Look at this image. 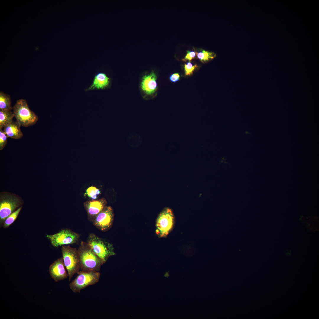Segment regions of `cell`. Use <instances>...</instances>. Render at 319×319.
Wrapping results in <instances>:
<instances>
[{
	"label": "cell",
	"mask_w": 319,
	"mask_h": 319,
	"mask_svg": "<svg viewBox=\"0 0 319 319\" xmlns=\"http://www.w3.org/2000/svg\"><path fill=\"white\" fill-rule=\"evenodd\" d=\"M81 270L99 271L104 263L93 252L88 243L82 241L77 250Z\"/></svg>",
	"instance_id": "cell-1"
},
{
	"label": "cell",
	"mask_w": 319,
	"mask_h": 319,
	"mask_svg": "<svg viewBox=\"0 0 319 319\" xmlns=\"http://www.w3.org/2000/svg\"><path fill=\"white\" fill-rule=\"evenodd\" d=\"M14 117L21 126L28 127L35 125L38 121V116L29 108L26 100H17L13 108Z\"/></svg>",
	"instance_id": "cell-2"
},
{
	"label": "cell",
	"mask_w": 319,
	"mask_h": 319,
	"mask_svg": "<svg viewBox=\"0 0 319 319\" xmlns=\"http://www.w3.org/2000/svg\"><path fill=\"white\" fill-rule=\"evenodd\" d=\"M87 242L104 263L110 256L115 254L114 248L111 244L98 237L94 233L89 235Z\"/></svg>",
	"instance_id": "cell-3"
},
{
	"label": "cell",
	"mask_w": 319,
	"mask_h": 319,
	"mask_svg": "<svg viewBox=\"0 0 319 319\" xmlns=\"http://www.w3.org/2000/svg\"><path fill=\"white\" fill-rule=\"evenodd\" d=\"M76 278L69 284V287L74 293H80L81 290L88 286L94 285L99 281L100 274L95 271L80 270Z\"/></svg>",
	"instance_id": "cell-4"
},
{
	"label": "cell",
	"mask_w": 319,
	"mask_h": 319,
	"mask_svg": "<svg viewBox=\"0 0 319 319\" xmlns=\"http://www.w3.org/2000/svg\"><path fill=\"white\" fill-rule=\"evenodd\" d=\"M61 250L64 263L68 274L70 281L74 275L81 270L78 250L69 245L62 246Z\"/></svg>",
	"instance_id": "cell-5"
},
{
	"label": "cell",
	"mask_w": 319,
	"mask_h": 319,
	"mask_svg": "<svg viewBox=\"0 0 319 319\" xmlns=\"http://www.w3.org/2000/svg\"><path fill=\"white\" fill-rule=\"evenodd\" d=\"M174 223V216L172 210L168 207L165 208L156 219V235L160 238L166 237L172 230Z\"/></svg>",
	"instance_id": "cell-6"
},
{
	"label": "cell",
	"mask_w": 319,
	"mask_h": 319,
	"mask_svg": "<svg viewBox=\"0 0 319 319\" xmlns=\"http://www.w3.org/2000/svg\"><path fill=\"white\" fill-rule=\"evenodd\" d=\"M22 201L15 195L6 193L1 194L0 197V222L4 223L6 219L11 214L20 207Z\"/></svg>",
	"instance_id": "cell-7"
},
{
	"label": "cell",
	"mask_w": 319,
	"mask_h": 319,
	"mask_svg": "<svg viewBox=\"0 0 319 319\" xmlns=\"http://www.w3.org/2000/svg\"><path fill=\"white\" fill-rule=\"evenodd\" d=\"M46 237L53 246L58 247L76 243L79 240L80 235L69 229H66L54 234L48 235Z\"/></svg>",
	"instance_id": "cell-8"
},
{
	"label": "cell",
	"mask_w": 319,
	"mask_h": 319,
	"mask_svg": "<svg viewBox=\"0 0 319 319\" xmlns=\"http://www.w3.org/2000/svg\"><path fill=\"white\" fill-rule=\"evenodd\" d=\"M114 218L113 208L110 206H107L96 216L92 222L98 229L102 232H106L112 227Z\"/></svg>",
	"instance_id": "cell-9"
},
{
	"label": "cell",
	"mask_w": 319,
	"mask_h": 319,
	"mask_svg": "<svg viewBox=\"0 0 319 319\" xmlns=\"http://www.w3.org/2000/svg\"><path fill=\"white\" fill-rule=\"evenodd\" d=\"M49 271L51 277L56 282L68 277L62 257L57 259L50 266Z\"/></svg>",
	"instance_id": "cell-10"
},
{
	"label": "cell",
	"mask_w": 319,
	"mask_h": 319,
	"mask_svg": "<svg viewBox=\"0 0 319 319\" xmlns=\"http://www.w3.org/2000/svg\"><path fill=\"white\" fill-rule=\"evenodd\" d=\"M107 202L104 198L85 202L84 206L88 218L92 221L96 216L107 206Z\"/></svg>",
	"instance_id": "cell-11"
},
{
	"label": "cell",
	"mask_w": 319,
	"mask_h": 319,
	"mask_svg": "<svg viewBox=\"0 0 319 319\" xmlns=\"http://www.w3.org/2000/svg\"><path fill=\"white\" fill-rule=\"evenodd\" d=\"M157 76L154 72L143 77L141 87L142 90L145 94L150 95L155 92L157 86Z\"/></svg>",
	"instance_id": "cell-12"
},
{
	"label": "cell",
	"mask_w": 319,
	"mask_h": 319,
	"mask_svg": "<svg viewBox=\"0 0 319 319\" xmlns=\"http://www.w3.org/2000/svg\"><path fill=\"white\" fill-rule=\"evenodd\" d=\"M110 80V79L104 73H98L94 77L92 84L86 91L105 89L109 86Z\"/></svg>",
	"instance_id": "cell-13"
},
{
	"label": "cell",
	"mask_w": 319,
	"mask_h": 319,
	"mask_svg": "<svg viewBox=\"0 0 319 319\" xmlns=\"http://www.w3.org/2000/svg\"><path fill=\"white\" fill-rule=\"evenodd\" d=\"M21 125L16 121H13L3 128V131L7 137L15 139H20L22 138L23 134L20 126Z\"/></svg>",
	"instance_id": "cell-14"
},
{
	"label": "cell",
	"mask_w": 319,
	"mask_h": 319,
	"mask_svg": "<svg viewBox=\"0 0 319 319\" xmlns=\"http://www.w3.org/2000/svg\"><path fill=\"white\" fill-rule=\"evenodd\" d=\"M14 117L11 110H0V128H2L13 121Z\"/></svg>",
	"instance_id": "cell-15"
},
{
	"label": "cell",
	"mask_w": 319,
	"mask_h": 319,
	"mask_svg": "<svg viewBox=\"0 0 319 319\" xmlns=\"http://www.w3.org/2000/svg\"><path fill=\"white\" fill-rule=\"evenodd\" d=\"M12 109L10 96L2 92H0V110H11Z\"/></svg>",
	"instance_id": "cell-16"
},
{
	"label": "cell",
	"mask_w": 319,
	"mask_h": 319,
	"mask_svg": "<svg viewBox=\"0 0 319 319\" xmlns=\"http://www.w3.org/2000/svg\"><path fill=\"white\" fill-rule=\"evenodd\" d=\"M195 52L197 58L203 63L211 60L216 56V54L214 53L204 50H201L198 52Z\"/></svg>",
	"instance_id": "cell-17"
},
{
	"label": "cell",
	"mask_w": 319,
	"mask_h": 319,
	"mask_svg": "<svg viewBox=\"0 0 319 319\" xmlns=\"http://www.w3.org/2000/svg\"><path fill=\"white\" fill-rule=\"evenodd\" d=\"M22 208V206H21L7 217L3 223V226L4 228H7L15 220Z\"/></svg>",
	"instance_id": "cell-18"
},
{
	"label": "cell",
	"mask_w": 319,
	"mask_h": 319,
	"mask_svg": "<svg viewBox=\"0 0 319 319\" xmlns=\"http://www.w3.org/2000/svg\"><path fill=\"white\" fill-rule=\"evenodd\" d=\"M100 191L96 187L91 186L88 188L86 191L84 195L87 196L91 200L97 199L98 196L100 194Z\"/></svg>",
	"instance_id": "cell-19"
},
{
	"label": "cell",
	"mask_w": 319,
	"mask_h": 319,
	"mask_svg": "<svg viewBox=\"0 0 319 319\" xmlns=\"http://www.w3.org/2000/svg\"><path fill=\"white\" fill-rule=\"evenodd\" d=\"M7 137L2 128H0V150L3 149L7 143Z\"/></svg>",
	"instance_id": "cell-20"
},
{
	"label": "cell",
	"mask_w": 319,
	"mask_h": 319,
	"mask_svg": "<svg viewBox=\"0 0 319 319\" xmlns=\"http://www.w3.org/2000/svg\"><path fill=\"white\" fill-rule=\"evenodd\" d=\"M197 67L196 64L193 65L189 61L184 65L185 74L186 75H190L193 74V71Z\"/></svg>",
	"instance_id": "cell-21"
},
{
	"label": "cell",
	"mask_w": 319,
	"mask_h": 319,
	"mask_svg": "<svg viewBox=\"0 0 319 319\" xmlns=\"http://www.w3.org/2000/svg\"><path fill=\"white\" fill-rule=\"evenodd\" d=\"M187 53L185 58L183 59L184 61L188 60L190 61L192 59H194L196 53L195 51H187Z\"/></svg>",
	"instance_id": "cell-22"
},
{
	"label": "cell",
	"mask_w": 319,
	"mask_h": 319,
	"mask_svg": "<svg viewBox=\"0 0 319 319\" xmlns=\"http://www.w3.org/2000/svg\"><path fill=\"white\" fill-rule=\"evenodd\" d=\"M180 75L178 73L172 74L170 77V80L173 82L178 81L180 79Z\"/></svg>",
	"instance_id": "cell-23"
}]
</instances>
